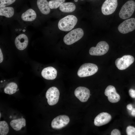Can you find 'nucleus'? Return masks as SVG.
<instances>
[{
    "label": "nucleus",
    "instance_id": "obj_1",
    "mask_svg": "<svg viewBox=\"0 0 135 135\" xmlns=\"http://www.w3.org/2000/svg\"><path fill=\"white\" fill-rule=\"evenodd\" d=\"M78 19L73 15H68L61 19L58 26L59 29L64 31H68L72 29L77 24Z\"/></svg>",
    "mask_w": 135,
    "mask_h": 135
},
{
    "label": "nucleus",
    "instance_id": "obj_2",
    "mask_svg": "<svg viewBox=\"0 0 135 135\" xmlns=\"http://www.w3.org/2000/svg\"><path fill=\"white\" fill-rule=\"evenodd\" d=\"M84 34V31L82 28L74 29L65 35L64 38V41L67 45L72 44L80 40Z\"/></svg>",
    "mask_w": 135,
    "mask_h": 135
},
{
    "label": "nucleus",
    "instance_id": "obj_3",
    "mask_svg": "<svg viewBox=\"0 0 135 135\" xmlns=\"http://www.w3.org/2000/svg\"><path fill=\"white\" fill-rule=\"evenodd\" d=\"M98 67L96 64L91 63L82 64L78 69L77 74L80 77H84L92 76L96 73Z\"/></svg>",
    "mask_w": 135,
    "mask_h": 135
},
{
    "label": "nucleus",
    "instance_id": "obj_4",
    "mask_svg": "<svg viewBox=\"0 0 135 135\" xmlns=\"http://www.w3.org/2000/svg\"><path fill=\"white\" fill-rule=\"evenodd\" d=\"M135 9V2L133 0L127 1L122 6L119 13L120 18L122 19H127L133 14Z\"/></svg>",
    "mask_w": 135,
    "mask_h": 135
},
{
    "label": "nucleus",
    "instance_id": "obj_5",
    "mask_svg": "<svg viewBox=\"0 0 135 135\" xmlns=\"http://www.w3.org/2000/svg\"><path fill=\"white\" fill-rule=\"evenodd\" d=\"M109 48V45L107 42L101 41L97 44L96 47H91L89 50V53L92 56H102L107 52Z\"/></svg>",
    "mask_w": 135,
    "mask_h": 135
},
{
    "label": "nucleus",
    "instance_id": "obj_6",
    "mask_svg": "<svg viewBox=\"0 0 135 135\" xmlns=\"http://www.w3.org/2000/svg\"><path fill=\"white\" fill-rule=\"evenodd\" d=\"M134 59L132 56L125 55L117 59L115 62L116 66L119 70H124L134 62Z\"/></svg>",
    "mask_w": 135,
    "mask_h": 135
},
{
    "label": "nucleus",
    "instance_id": "obj_7",
    "mask_svg": "<svg viewBox=\"0 0 135 135\" xmlns=\"http://www.w3.org/2000/svg\"><path fill=\"white\" fill-rule=\"evenodd\" d=\"M60 92L56 87H51L47 91L46 96L47 99V102L50 106H53L58 102L59 98Z\"/></svg>",
    "mask_w": 135,
    "mask_h": 135
},
{
    "label": "nucleus",
    "instance_id": "obj_8",
    "mask_svg": "<svg viewBox=\"0 0 135 135\" xmlns=\"http://www.w3.org/2000/svg\"><path fill=\"white\" fill-rule=\"evenodd\" d=\"M135 29V18L127 19L118 26V29L121 33L126 34L132 32Z\"/></svg>",
    "mask_w": 135,
    "mask_h": 135
},
{
    "label": "nucleus",
    "instance_id": "obj_9",
    "mask_svg": "<svg viewBox=\"0 0 135 135\" xmlns=\"http://www.w3.org/2000/svg\"><path fill=\"white\" fill-rule=\"evenodd\" d=\"M118 4V0H106L101 7L102 13L105 15L112 14L115 11Z\"/></svg>",
    "mask_w": 135,
    "mask_h": 135
},
{
    "label": "nucleus",
    "instance_id": "obj_10",
    "mask_svg": "<svg viewBox=\"0 0 135 135\" xmlns=\"http://www.w3.org/2000/svg\"><path fill=\"white\" fill-rule=\"evenodd\" d=\"M70 121V118L68 116H59L53 119L51 122V126L54 129H60L67 125Z\"/></svg>",
    "mask_w": 135,
    "mask_h": 135
},
{
    "label": "nucleus",
    "instance_id": "obj_11",
    "mask_svg": "<svg viewBox=\"0 0 135 135\" xmlns=\"http://www.w3.org/2000/svg\"><path fill=\"white\" fill-rule=\"evenodd\" d=\"M75 96L81 102H86L90 96V90L88 88L83 86H79L75 90Z\"/></svg>",
    "mask_w": 135,
    "mask_h": 135
},
{
    "label": "nucleus",
    "instance_id": "obj_12",
    "mask_svg": "<svg viewBox=\"0 0 135 135\" xmlns=\"http://www.w3.org/2000/svg\"><path fill=\"white\" fill-rule=\"evenodd\" d=\"M104 94L108 97V100L111 102H117L120 99V95L116 92L115 87L109 85L106 87Z\"/></svg>",
    "mask_w": 135,
    "mask_h": 135
},
{
    "label": "nucleus",
    "instance_id": "obj_13",
    "mask_svg": "<svg viewBox=\"0 0 135 135\" xmlns=\"http://www.w3.org/2000/svg\"><path fill=\"white\" fill-rule=\"evenodd\" d=\"M112 119V116L106 112H102L98 114L95 118L94 124L97 126H100L108 123Z\"/></svg>",
    "mask_w": 135,
    "mask_h": 135
},
{
    "label": "nucleus",
    "instance_id": "obj_14",
    "mask_svg": "<svg viewBox=\"0 0 135 135\" xmlns=\"http://www.w3.org/2000/svg\"><path fill=\"white\" fill-rule=\"evenodd\" d=\"M28 43L27 36L24 34H21L16 38L15 44L17 48L20 50H22L26 48Z\"/></svg>",
    "mask_w": 135,
    "mask_h": 135
},
{
    "label": "nucleus",
    "instance_id": "obj_15",
    "mask_svg": "<svg viewBox=\"0 0 135 135\" xmlns=\"http://www.w3.org/2000/svg\"><path fill=\"white\" fill-rule=\"evenodd\" d=\"M41 75L44 78L52 80L55 79L57 75V71L54 68L49 66L44 68L41 72Z\"/></svg>",
    "mask_w": 135,
    "mask_h": 135
},
{
    "label": "nucleus",
    "instance_id": "obj_16",
    "mask_svg": "<svg viewBox=\"0 0 135 135\" xmlns=\"http://www.w3.org/2000/svg\"><path fill=\"white\" fill-rule=\"evenodd\" d=\"M37 4L41 12L44 14H48L50 12V8L47 0H37Z\"/></svg>",
    "mask_w": 135,
    "mask_h": 135
},
{
    "label": "nucleus",
    "instance_id": "obj_17",
    "mask_svg": "<svg viewBox=\"0 0 135 135\" xmlns=\"http://www.w3.org/2000/svg\"><path fill=\"white\" fill-rule=\"evenodd\" d=\"M10 124L14 130L18 131L20 130L22 127L26 126V120L24 118L13 120L10 122Z\"/></svg>",
    "mask_w": 135,
    "mask_h": 135
},
{
    "label": "nucleus",
    "instance_id": "obj_18",
    "mask_svg": "<svg viewBox=\"0 0 135 135\" xmlns=\"http://www.w3.org/2000/svg\"><path fill=\"white\" fill-rule=\"evenodd\" d=\"M36 17V14L34 10L32 9L27 10L22 15L21 18L24 21L31 22L34 20Z\"/></svg>",
    "mask_w": 135,
    "mask_h": 135
},
{
    "label": "nucleus",
    "instance_id": "obj_19",
    "mask_svg": "<svg viewBox=\"0 0 135 135\" xmlns=\"http://www.w3.org/2000/svg\"><path fill=\"white\" fill-rule=\"evenodd\" d=\"M76 6L73 3L71 2H64L60 6L59 9L62 12H71L76 9Z\"/></svg>",
    "mask_w": 135,
    "mask_h": 135
},
{
    "label": "nucleus",
    "instance_id": "obj_20",
    "mask_svg": "<svg viewBox=\"0 0 135 135\" xmlns=\"http://www.w3.org/2000/svg\"><path fill=\"white\" fill-rule=\"evenodd\" d=\"M14 13V8L11 7H4L0 8V15L8 18L12 17Z\"/></svg>",
    "mask_w": 135,
    "mask_h": 135
},
{
    "label": "nucleus",
    "instance_id": "obj_21",
    "mask_svg": "<svg viewBox=\"0 0 135 135\" xmlns=\"http://www.w3.org/2000/svg\"><path fill=\"white\" fill-rule=\"evenodd\" d=\"M18 86L15 82H12L8 84L4 89V92L7 94H12L17 91Z\"/></svg>",
    "mask_w": 135,
    "mask_h": 135
},
{
    "label": "nucleus",
    "instance_id": "obj_22",
    "mask_svg": "<svg viewBox=\"0 0 135 135\" xmlns=\"http://www.w3.org/2000/svg\"><path fill=\"white\" fill-rule=\"evenodd\" d=\"M9 128L6 122L4 121L0 122V135H6L8 133Z\"/></svg>",
    "mask_w": 135,
    "mask_h": 135
},
{
    "label": "nucleus",
    "instance_id": "obj_23",
    "mask_svg": "<svg viewBox=\"0 0 135 135\" xmlns=\"http://www.w3.org/2000/svg\"><path fill=\"white\" fill-rule=\"evenodd\" d=\"M65 0H52L49 1L48 3L51 9H56L60 7L64 3Z\"/></svg>",
    "mask_w": 135,
    "mask_h": 135
},
{
    "label": "nucleus",
    "instance_id": "obj_24",
    "mask_svg": "<svg viewBox=\"0 0 135 135\" xmlns=\"http://www.w3.org/2000/svg\"><path fill=\"white\" fill-rule=\"evenodd\" d=\"M16 0H0V8L5 7L14 3Z\"/></svg>",
    "mask_w": 135,
    "mask_h": 135
},
{
    "label": "nucleus",
    "instance_id": "obj_25",
    "mask_svg": "<svg viewBox=\"0 0 135 135\" xmlns=\"http://www.w3.org/2000/svg\"><path fill=\"white\" fill-rule=\"evenodd\" d=\"M126 132L128 135H135V128L131 126H128L126 129Z\"/></svg>",
    "mask_w": 135,
    "mask_h": 135
},
{
    "label": "nucleus",
    "instance_id": "obj_26",
    "mask_svg": "<svg viewBox=\"0 0 135 135\" xmlns=\"http://www.w3.org/2000/svg\"><path fill=\"white\" fill-rule=\"evenodd\" d=\"M111 135H120L121 133L120 131L118 129H114L111 132Z\"/></svg>",
    "mask_w": 135,
    "mask_h": 135
},
{
    "label": "nucleus",
    "instance_id": "obj_27",
    "mask_svg": "<svg viewBox=\"0 0 135 135\" xmlns=\"http://www.w3.org/2000/svg\"><path fill=\"white\" fill-rule=\"evenodd\" d=\"M129 95L132 98H135V90L132 89L129 90L128 91Z\"/></svg>",
    "mask_w": 135,
    "mask_h": 135
},
{
    "label": "nucleus",
    "instance_id": "obj_28",
    "mask_svg": "<svg viewBox=\"0 0 135 135\" xmlns=\"http://www.w3.org/2000/svg\"><path fill=\"white\" fill-rule=\"evenodd\" d=\"M3 56L1 49H0V62L1 63L3 60Z\"/></svg>",
    "mask_w": 135,
    "mask_h": 135
},
{
    "label": "nucleus",
    "instance_id": "obj_29",
    "mask_svg": "<svg viewBox=\"0 0 135 135\" xmlns=\"http://www.w3.org/2000/svg\"><path fill=\"white\" fill-rule=\"evenodd\" d=\"M126 107L128 110H132L133 108L132 105L131 104H128Z\"/></svg>",
    "mask_w": 135,
    "mask_h": 135
},
{
    "label": "nucleus",
    "instance_id": "obj_30",
    "mask_svg": "<svg viewBox=\"0 0 135 135\" xmlns=\"http://www.w3.org/2000/svg\"><path fill=\"white\" fill-rule=\"evenodd\" d=\"M131 112L132 115L134 117H135V108H133Z\"/></svg>",
    "mask_w": 135,
    "mask_h": 135
},
{
    "label": "nucleus",
    "instance_id": "obj_31",
    "mask_svg": "<svg viewBox=\"0 0 135 135\" xmlns=\"http://www.w3.org/2000/svg\"><path fill=\"white\" fill-rule=\"evenodd\" d=\"M74 1L75 2H77L78 1V0H74Z\"/></svg>",
    "mask_w": 135,
    "mask_h": 135
},
{
    "label": "nucleus",
    "instance_id": "obj_32",
    "mask_svg": "<svg viewBox=\"0 0 135 135\" xmlns=\"http://www.w3.org/2000/svg\"><path fill=\"white\" fill-rule=\"evenodd\" d=\"M25 30H23V32H24V31H25Z\"/></svg>",
    "mask_w": 135,
    "mask_h": 135
},
{
    "label": "nucleus",
    "instance_id": "obj_33",
    "mask_svg": "<svg viewBox=\"0 0 135 135\" xmlns=\"http://www.w3.org/2000/svg\"><path fill=\"white\" fill-rule=\"evenodd\" d=\"M0 118H1V113H0Z\"/></svg>",
    "mask_w": 135,
    "mask_h": 135
},
{
    "label": "nucleus",
    "instance_id": "obj_34",
    "mask_svg": "<svg viewBox=\"0 0 135 135\" xmlns=\"http://www.w3.org/2000/svg\"><path fill=\"white\" fill-rule=\"evenodd\" d=\"M2 82V81H1V82Z\"/></svg>",
    "mask_w": 135,
    "mask_h": 135
},
{
    "label": "nucleus",
    "instance_id": "obj_35",
    "mask_svg": "<svg viewBox=\"0 0 135 135\" xmlns=\"http://www.w3.org/2000/svg\"></svg>",
    "mask_w": 135,
    "mask_h": 135
}]
</instances>
